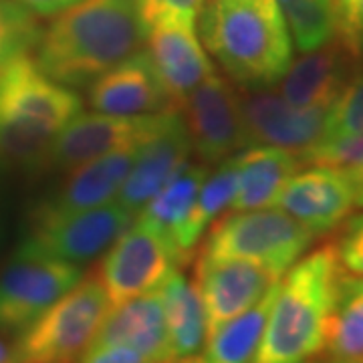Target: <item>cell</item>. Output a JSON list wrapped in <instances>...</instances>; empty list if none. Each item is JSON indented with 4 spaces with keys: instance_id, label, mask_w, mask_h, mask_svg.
Segmentation results:
<instances>
[{
    "instance_id": "obj_14",
    "label": "cell",
    "mask_w": 363,
    "mask_h": 363,
    "mask_svg": "<svg viewBox=\"0 0 363 363\" xmlns=\"http://www.w3.org/2000/svg\"><path fill=\"white\" fill-rule=\"evenodd\" d=\"M196 286L206 309L208 333L250 309L281 277L238 259L196 257Z\"/></svg>"
},
{
    "instance_id": "obj_25",
    "label": "cell",
    "mask_w": 363,
    "mask_h": 363,
    "mask_svg": "<svg viewBox=\"0 0 363 363\" xmlns=\"http://www.w3.org/2000/svg\"><path fill=\"white\" fill-rule=\"evenodd\" d=\"M323 353L333 363H363V293L341 289L329 319Z\"/></svg>"
},
{
    "instance_id": "obj_17",
    "label": "cell",
    "mask_w": 363,
    "mask_h": 363,
    "mask_svg": "<svg viewBox=\"0 0 363 363\" xmlns=\"http://www.w3.org/2000/svg\"><path fill=\"white\" fill-rule=\"evenodd\" d=\"M208 172V164H188L135 216L164 240L176 269L188 267L198 257L200 245L194 240L190 226L198 192Z\"/></svg>"
},
{
    "instance_id": "obj_34",
    "label": "cell",
    "mask_w": 363,
    "mask_h": 363,
    "mask_svg": "<svg viewBox=\"0 0 363 363\" xmlns=\"http://www.w3.org/2000/svg\"><path fill=\"white\" fill-rule=\"evenodd\" d=\"M79 363H152L125 345H95L79 357Z\"/></svg>"
},
{
    "instance_id": "obj_9",
    "label": "cell",
    "mask_w": 363,
    "mask_h": 363,
    "mask_svg": "<svg viewBox=\"0 0 363 363\" xmlns=\"http://www.w3.org/2000/svg\"><path fill=\"white\" fill-rule=\"evenodd\" d=\"M178 109L192 150L202 164H220L248 145L238 89L218 73H212L190 91L178 104Z\"/></svg>"
},
{
    "instance_id": "obj_37",
    "label": "cell",
    "mask_w": 363,
    "mask_h": 363,
    "mask_svg": "<svg viewBox=\"0 0 363 363\" xmlns=\"http://www.w3.org/2000/svg\"><path fill=\"white\" fill-rule=\"evenodd\" d=\"M339 285L345 291H353V293H363V277H353L343 271L341 272V279H339Z\"/></svg>"
},
{
    "instance_id": "obj_30",
    "label": "cell",
    "mask_w": 363,
    "mask_h": 363,
    "mask_svg": "<svg viewBox=\"0 0 363 363\" xmlns=\"http://www.w3.org/2000/svg\"><path fill=\"white\" fill-rule=\"evenodd\" d=\"M298 160L303 166L359 169L363 168V135H353L343 140H323L305 150Z\"/></svg>"
},
{
    "instance_id": "obj_15",
    "label": "cell",
    "mask_w": 363,
    "mask_h": 363,
    "mask_svg": "<svg viewBox=\"0 0 363 363\" xmlns=\"http://www.w3.org/2000/svg\"><path fill=\"white\" fill-rule=\"evenodd\" d=\"M87 104L97 113L119 117L152 116L178 107L143 49L93 79L87 85Z\"/></svg>"
},
{
    "instance_id": "obj_33",
    "label": "cell",
    "mask_w": 363,
    "mask_h": 363,
    "mask_svg": "<svg viewBox=\"0 0 363 363\" xmlns=\"http://www.w3.org/2000/svg\"><path fill=\"white\" fill-rule=\"evenodd\" d=\"M333 14H335V26H337V39L341 45L353 55L362 57V49L355 37V18H357V4L359 0H331Z\"/></svg>"
},
{
    "instance_id": "obj_22",
    "label": "cell",
    "mask_w": 363,
    "mask_h": 363,
    "mask_svg": "<svg viewBox=\"0 0 363 363\" xmlns=\"http://www.w3.org/2000/svg\"><path fill=\"white\" fill-rule=\"evenodd\" d=\"M238 186L230 212L274 206L281 190L298 169L297 154L272 145H247L236 154Z\"/></svg>"
},
{
    "instance_id": "obj_36",
    "label": "cell",
    "mask_w": 363,
    "mask_h": 363,
    "mask_svg": "<svg viewBox=\"0 0 363 363\" xmlns=\"http://www.w3.org/2000/svg\"><path fill=\"white\" fill-rule=\"evenodd\" d=\"M350 174L351 188H353V206L363 208V168L345 169Z\"/></svg>"
},
{
    "instance_id": "obj_13",
    "label": "cell",
    "mask_w": 363,
    "mask_h": 363,
    "mask_svg": "<svg viewBox=\"0 0 363 363\" xmlns=\"http://www.w3.org/2000/svg\"><path fill=\"white\" fill-rule=\"evenodd\" d=\"M192 152L180 109L169 107L156 133L140 145L130 174L117 192V202L138 216V212L190 164Z\"/></svg>"
},
{
    "instance_id": "obj_40",
    "label": "cell",
    "mask_w": 363,
    "mask_h": 363,
    "mask_svg": "<svg viewBox=\"0 0 363 363\" xmlns=\"http://www.w3.org/2000/svg\"><path fill=\"white\" fill-rule=\"evenodd\" d=\"M321 2H325V4H329V6H333V4H331V0H321Z\"/></svg>"
},
{
    "instance_id": "obj_24",
    "label": "cell",
    "mask_w": 363,
    "mask_h": 363,
    "mask_svg": "<svg viewBox=\"0 0 363 363\" xmlns=\"http://www.w3.org/2000/svg\"><path fill=\"white\" fill-rule=\"evenodd\" d=\"M279 281L262 297L240 315L208 333L202 351L190 363H252L269 321Z\"/></svg>"
},
{
    "instance_id": "obj_7",
    "label": "cell",
    "mask_w": 363,
    "mask_h": 363,
    "mask_svg": "<svg viewBox=\"0 0 363 363\" xmlns=\"http://www.w3.org/2000/svg\"><path fill=\"white\" fill-rule=\"evenodd\" d=\"M83 279L73 262L16 248L0 271V333L18 337Z\"/></svg>"
},
{
    "instance_id": "obj_39",
    "label": "cell",
    "mask_w": 363,
    "mask_h": 363,
    "mask_svg": "<svg viewBox=\"0 0 363 363\" xmlns=\"http://www.w3.org/2000/svg\"><path fill=\"white\" fill-rule=\"evenodd\" d=\"M0 363H16L14 359V350L0 335Z\"/></svg>"
},
{
    "instance_id": "obj_3",
    "label": "cell",
    "mask_w": 363,
    "mask_h": 363,
    "mask_svg": "<svg viewBox=\"0 0 363 363\" xmlns=\"http://www.w3.org/2000/svg\"><path fill=\"white\" fill-rule=\"evenodd\" d=\"M341 272L335 248L327 245L281 277L252 363H298L323 353L329 319L341 295Z\"/></svg>"
},
{
    "instance_id": "obj_26",
    "label": "cell",
    "mask_w": 363,
    "mask_h": 363,
    "mask_svg": "<svg viewBox=\"0 0 363 363\" xmlns=\"http://www.w3.org/2000/svg\"><path fill=\"white\" fill-rule=\"evenodd\" d=\"M289 35L301 52H309L333 40L337 30L333 6L321 0H279Z\"/></svg>"
},
{
    "instance_id": "obj_29",
    "label": "cell",
    "mask_w": 363,
    "mask_h": 363,
    "mask_svg": "<svg viewBox=\"0 0 363 363\" xmlns=\"http://www.w3.org/2000/svg\"><path fill=\"white\" fill-rule=\"evenodd\" d=\"M363 135V67L357 65L325 113L323 140ZM321 140V142H323Z\"/></svg>"
},
{
    "instance_id": "obj_43",
    "label": "cell",
    "mask_w": 363,
    "mask_h": 363,
    "mask_svg": "<svg viewBox=\"0 0 363 363\" xmlns=\"http://www.w3.org/2000/svg\"><path fill=\"white\" fill-rule=\"evenodd\" d=\"M331 363H333V362H331Z\"/></svg>"
},
{
    "instance_id": "obj_20",
    "label": "cell",
    "mask_w": 363,
    "mask_h": 363,
    "mask_svg": "<svg viewBox=\"0 0 363 363\" xmlns=\"http://www.w3.org/2000/svg\"><path fill=\"white\" fill-rule=\"evenodd\" d=\"M357 65L359 59L353 57L341 40H329L323 47L301 55L297 61H291L279 81V93L286 104L295 107L327 109Z\"/></svg>"
},
{
    "instance_id": "obj_16",
    "label": "cell",
    "mask_w": 363,
    "mask_h": 363,
    "mask_svg": "<svg viewBox=\"0 0 363 363\" xmlns=\"http://www.w3.org/2000/svg\"><path fill=\"white\" fill-rule=\"evenodd\" d=\"M274 206L285 210L315 236L339 228L353 210V188L345 169L313 166L295 174Z\"/></svg>"
},
{
    "instance_id": "obj_41",
    "label": "cell",
    "mask_w": 363,
    "mask_h": 363,
    "mask_svg": "<svg viewBox=\"0 0 363 363\" xmlns=\"http://www.w3.org/2000/svg\"><path fill=\"white\" fill-rule=\"evenodd\" d=\"M168 363H190V362H168Z\"/></svg>"
},
{
    "instance_id": "obj_42",
    "label": "cell",
    "mask_w": 363,
    "mask_h": 363,
    "mask_svg": "<svg viewBox=\"0 0 363 363\" xmlns=\"http://www.w3.org/2000/svg\"><path fill=\"white\" fill-rule=\"evenodd\" d=\"M298 363H317V362H309V359H307V362H298Z\"/></svg>"
},
{
    "instance_id": "obj_19",
    "label": "cell",
    "mask_w": 363,
    "mask_h": 363,
    "mask_svg": "<svg viewBox=\"0 0 363 363\" xmlns=\"http://www.w3.org/2000/svg\"><path fill=\"white\" fill-rule=\"evenodd\" d=\"M95 345H125L147 362H172L162 289L157 286L111 307L89 347Z\"/></svg>"
},
{
    "instance_id": "obj_38",
    "label": "cell",
    "mask_w": 363,
    "mask_h": 363,
    "mask_svg": "<svg viewBox=\"0 0 363 363\" xmlns=\"http://www.w3.org/2000/svg\"><path fill=\"white\" fill-rule=\"evenodd\" d=\"M355 37L359 43V49L363 51V0L357 4V18H355Z\"/></svg>"
},
{
    "instance_id": "obj_12",
    "label": "cell",
    "mask_w": 363,
    "mask_h": 363,
    "mask_svg": "<svg viewBox=\"0 0 363 363\" xmlns=\"http://www.w3.org/2000/svg\"><path fill=\"white\" fill-rule=\"evenodd\" d=\"M238 105L248 145H272L298 156L323 140L327 109L295 107L271 87L238 89Z\"/></svg>"
},
{
    "instance_id": "obj_18",
    "label": "cell",
    "mask_w": 363,
    "mask_h": 363,
    "mask_svg": "<svg viewBox=\"0 0 363 363\" xmlns=\"http://www.w3.org/2000/svg\"><path fill=\"white\" fill-rule=\"evenodd\" d=\"M143 51L176 105L204 79L216 73L196 37V26L176 21H154L145 26Z\"/></svg>"
},
{
    "instance_id": "obj_21",
    "label": "cell",
    "mask_w": 363,
    "mask_h": 363,
    "mask_svg": "<svg viewBox=\"0 0 363 363\" xmlns=\"http://www.w3.org/2000/svg\"><path fill=\"white\" fill-rule=\"evenodd\" d=\"M138 152L140 145H130L69 169L61 188L51 200H45L40 208L52 212H77L113 202L130 174Z\"/></svg>"
},
{
    "instance_id": "obj_23",
    "label": "cell",
    "mask_w": 363,
    "mask_h": 363,
    "mask_svg": "<svg viewBox=\"0 0 363 363\" xmlns=\"http://www.w3.org/2000/svg\"><path fill=\"white\" fill-rule=\"evenodd\" d=\"M160 289L172 362H190L202 351L208 337L206 309L200 291L178 269L169 272Z\"/></svg>"
},
{
    "instance_id": "obj_1",
    "label": "cell",
    "mask_w": 363,
    "mask_h": 363,
    "mask_svg": "<svg viewBox=\"0 0 363 363\" xmlns=\"http://www.w3.org/2000/svg\"><path fill=\"white\" fill-rule=\"evenodd\" d=\"M140 0H83L43 30L35 49L39 69L67 87H85L143 49Z\"/></svg>"
},
{
    "instance_id": "obj_10",
    "label": "cell",
    "mask_w": 363,
    "mask_h": 363,
    "mask_svg": "<svg viewBox=\"0 0 363 363\" xmlns=\"http://www.w3.org/2000/svg\"><path fill=\"white\" fill-rule=\"evenodd\" d=\"M164 113L166 109L140 117L79 113L52 138L40 169L69 172L116 150L142 145L156 133Z\"/></svg>"
},
{
    "instance_id": "obj_8",
    "label": "cell",
    "mask_w": 363,
    "mask_h": 363,
    "mask_svg": "<svg viewBox=\"0 0 363 363\" xmlns=\"http://www.w3.org/2000/svg\"><path fill=\"white\" fill-rule=\"evenodd\" d=\"M133 220L135 216L119 202L77 212H52L39 206L21 248L81 267L101 257Z\"/></svg>"
},
{
    "instance_id": "obj_32",
    "label": "cell",
    "mask_w": 363,
    "mask_h": 363,
    "mask_svg": "<svg viewBox=\"0 0 363 363\" xmlns=\"http://www.w3.org/2000/svg\"><path fill=\"white\" fill-rule=\"evenodd\" d=\"M204 2L206 0H140V11L145 26L154 21H176L196 26Z\"/></svg>"
},
{
    "instance_id": "obj_6",
    "label": "cell",
    "mask_w": 363,
    "mask_h": 363,
    "mask_svg": "<svg viewBox=\"0 0 363 363\" xmlns=\"http://www.w3.org/2000/svg\"><path fill=\"white\" fill-rule=\"evenodd\" d=\"M111 303L95 274L81 279L14 343L16 363H73L95 337Z\"/></svg>"
},
{
    "instance_id": "obj_4",
    "label": "cell",
    "mask_w": 363,
    "mask_h": 363,
    "mask_svg": "<svg viewBox=\"0 0 363 363\" xmlns=\"http://www.w3.org/2000/svg\"><path fill=\"white\" fill-rule=\"evenodd\" d=\"M83 109V99L45 75L26 55L0 73V162L40 169L52 138Z\"/></svg>"
},
{
    "instance_id": "obj_27",
    "label": "cell",
    "mask_w": 363,
    "mask_h": 363,
    "mask_svg": "<svg viewBox=\"0 0 363 363\" xmlns=\"http://www.w3.org/2000/svg\"><path fill=\"white\" fill-rule=\"evenodd\" d=\"M238 186V166H236V154L220 162V166L214 172H208L206 180L202 184L198 200H196L194 214H192V236L200 245L202 236L210 226L220 218L226 210H230L236 196Z\"/></svg>"
},
{
    "instance_id": "obj_11",
    "label": "cell",
    "mask_w": 363,
    "mask_h": 363,
    "mask_svg": "<svg viewBox=\"0 0 363 363\" xmlns=\"http://www.w3.org/2000/svg\"><path fill=\"white\" fill-rule=\"evenodd\" d=\"M174 269L176 264L164 240L135 218L105 250L95 277L104 286L111 307H116L157 289Z\"/></svg>"
},
{
    "instance_id": "obj_31",
    "label": "cell",
    "mask_w": 363,
    "mask_h": 363,
    "mask_svg": "<svg viewBox=\"0 0 363 363\" xmlns=\"http://www.w3.org/2000/svg\"><path fill=\"white\" fill-rule=\"evenodd\" d=\"M333 248L343 271L353 277H363V212L343 220Z\"/></svg>"
},
{
    "instance_id": "obj_5",
    "label": "cell",
    "mask_w": 363,
    "mask_h": 363,
    "mask_svg": "<svg viewBox=\"0 0 363 363\" xmlns=\"http://www.w3.org/2000/svg\"><path fill=\"white\" fill-rule=\"evenodd\" d=\"M317 236L277 206L230 212L208 230L202 257L238 259L283 277Z\"/></svg>"
},
{
    "instance_id": "obj_28",
    "label": "cell",
    "mask_w": 363,
    "mask_h": 363,
    "mask_svg": "<svg viewBox=\"0 0 363 363\" xmlns=\"http://www.w3.org/2000/svg\"><path fill=\"white\" fill-rule=\"evenodd\" d=\"M43 28L18 0H0V73L13 61L35 52Z\"/></svg>"
},
{
    "instance_id": "obj_2",
    "label": "cell",
    "mask_w": 363,
    "mask_h": 363,
    "mask_svg": "<svg viewBox=\"0 0 363 363\" xmlns=\"http://www.w3.org/2000/svg\"><path fill=\"white\" fill-rule=\"evenodd\" d=\"M208 52L240 89H269L293 61V43L274 0H210L198 14Z\"/></svg>"
},
{
    "instance_id": "obj_35",
    "label": "cell",
    "mask_w": 363,
    "mask_h": 363,
    "mask_svg": "<svg viewBox=\"0 0 363 363\" xmlns=\"http://www.w3.org/2000/svg\"><path fill=\"white\" fill-rule=\"evenodd\" d=\"M35 16H57L83 0H18Z\"/></svg>"
}]
</instances>
